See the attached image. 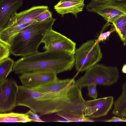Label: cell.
<instances>
[{
    "label": "cell",
    "mask_w": 126,
    "mask_h": 126,
    "mask_svg": "<svg viewBox=\"0 0 126 126\" xmlns=\"http://www.w3.org/2000/svg\"><path fill=\"white\" fill-rule=\"evenodd\" d=\"M121 94L114 103L112 113L117 116L123 117V113L126 109V81L123 84Z\"/></svg>",
    "instance_id": "16"
},
{
    "label": "cell",
    "mask_w": 126,
    "mask_h": 126,
    "mask_svg": "<svg viewBox=\"0 0 126 126\" xmlns=\"http://www.w3.org/2000/svg\"><path fill=\"white\" fill-rule=\"evenodd\" d=\"M10 54V46L0 40V61L8 58Z\"/></svg>",
    "instance_id": "20"
},
{
    "label": "cell",
    "mask_w": 126,
    "mask_h": 126,
    "mask_svg": "<svg viewBox=\"0 0 126 126\" xmlns=\"http://www.w3.org/2000/svg\"><path fill=\"white\" fill-rule=\"evenodd\" d=\"M52 17L51 12L47 9L41 14L38 16L36 21H44L48 18Z\"/></svg>",
    "instance_id": "24"
},
{
    "label": "cell",
    "mask_w": 126,
    "mask_h": 126,
    "mask_svg": "<svg viewBox=\"0 0 126 126\" xmlns=\"http://www.w3.org/2000/svg\"></svg>",
    "instance_id": "29"
},
{
    "label": "cell",
    "mask_w": 126,
    "mask_h": 126,
    "mask_svg": "<svg viewBox=\"0 0 126 126\" xmlns=\"http://www.w3.org/2000/svg\"><path fill=\"white\" fill-rule=\"evenodd\" d=\"M30 24L12 25L4 28L0 31V40L10 46L13 39L21 30Z\"/></svg>",
    "instance_id": "14"
},
{
    "label": "cell",
    "mask_w": 126,
    "mask_h": 126,
    "mask_svg": "<svg viewBox=\"0 0 126 126\" xmlns=\"http://www.w3.org/2000/svg\"><path fill=\"white\" fill-rule=\"evenodd\" d=\"M89 12L96 13L108 23H112L116 18L125 14L119 9L109 6L101 0H91L86 6Z\"/></svg>",
    "instance_id": "9"
},
{
    "label": "cell",
    "mask_w": 126,
    "mask_h": 126,
    "mask_svg": "<svg viewBox=\"0 0 126 126\" xmlns=\"http://www.w3.org/2000/svg\"><path fill=\"white\" fill-rule=\"evenodd\" d=\"M15 63L9 57L0 61V83L5 80L13 71Z\"/></svg>",
    "instance_id": "17"
},
{
    "label": "cell",
    "mask_w": 126,
    "mask_h": 126,
    "mask_svg": "<svg viewBox=\"0 0 126 126\" xmlns=\"http://www.w3.org/2000/svg\"><path fill=\"white\" fill-rule=\"evenodd\" d=\"M23 3V0H0V31L7 26Z\"/></svg>",
    "instance_id": "10"
},
{
    "label": "cell",
    "mask_w": 126,
    "mask_h": 126,
    "mask_svg": "<svg viewBox=\"0 0 126 126\" xmlns=\"http://www.w3.org/2000/svg\"><path fill=\"white\" fill-rule=\"evenodd\" d=\"M75 79L74 78L59 79L39 86L32 89L42 92H56L65 87Z\"/></svg>",
    "instance_id": "13"
},
{
    "label": "cell",
    "mask_w": 126,
    "mask_h": 126,
    "mask_svg": "<svg viewBox=\"0 0 126 126\" xmlns=\"http://www.w3.org/2000/svg\"><path fill=\"white\" fill-rule=\"evenodd\" d=\"M25 113L28 116L29 118L31 120L32 122H45L40 119V116L31 110L27 111Z\"/></svg>",
    "instance_id": "21"
},
{
    "label": "cell",
    "mask_w": 126,
    "mask_h": 126,
    "mask_svg": "<svg viewBox=\"0 0 126 126\" xmlns=\"http://www.w3.org/2000/svg\"><path fill=\"white\" fill-rule=\"evenodd\" d=\"M84 0L74 1L61 2L60 1L54 7L57 13L62 16L66 14L71 13L77 17V14L82 11L85 5Z\"/></svg>",
    "instance_id": "12"
},
{
    "label": "cell",
    "mask_w": 126,
    "mask_h": 126,
    "mask_svg": "<svg viewBox=\"0 0 126 126\" xmlns=\"http://www.w3.org/2000/svg\"><path fill=\"white\" fill-rule=\"evenodd\" d=\"M107 122H126V119L123 118H121L120 117L115 116L113 117L110 119L104 121Z\"/></svg>",
    "instance_id": "25"
},
{
    "label": "cell",
    "mask_w": 126,
    "mask_h": 126,
    "mask_svg": "<svg viewBox=\"0 0 126 126\" xmlns=\"http://www.w3.org/2000/svg\"><path fill=\"white\" fill-rule=\"evenodd\" d=\"M74 54L65 51L46 50L22 57L15 62L13 71L16 74L40 71L57 74L71 70L75 65Z\"/></svg>",
    "instance_id": "1"
},
{
    "label": "cell",
    "mask_w": 126,
    "mask_h": 126,
    "mask_svg": "<svg viewBox=\"0 0 126 126\" xmlns=\"http://www.w3.org/2000/svg\"><path fill=\"white\" fill-rule=\"evenodd\" d=\"M97 85L92 84L88 85L87 86L88 91V95L89 97L96 99L97 97L98 94L97 91Z\"/></svg>",
    "instance_id": "22"
},
{
    "label": "cell",
    "mask_w": 126,
    "mask_h": 126,
    "mask_svg": "<svg viewBox=\"0 0 126 126\" xmlns=\"http://www.w3.org/2000/svg\"><path fill=\"white\" fill-rule=\"evenodd\" d=\"M75 65L76 70L82 72L93 66L102 57L99 43L95 40H89L76 49Z\"/></svg>",
    "instance_id": "4"
},
{
    "label": "cell",
    "mask_w": 126,
    "mask_h": 126,
    "mask_svg": "<svg viewBox=\"0 0 126 126\" xmlns=\"http://www.w3.org/2000/svg\"><path fill=\"white\" fill-rule=\"evenodd\" d=\"M18 85L12 78L0 83V113L11 111L16 106Z\"/></svg>",
    "instance_id": "5"
},
{
    "label": "cell",
    "mask_w": 126,
    "mask_h": 126,
    "mask_svg": "<svg viewBox=\"0 0 126 126\" xmlns=\"http://www.w3.org/2000/svg\"><path fill=\"white\" fill-rule=\"evenodd\" d=\"M56 19L52 17L43 21H35L22 29L12 42L11 54L24 57L38 52L44 33L52 28Z\"/></svg>",
    "instance_id": "2"
},
{
    "label": "cell",
    "mask_w": 126,
    "mask_h": 126,
    "mask_svg": "<svg viewBox=\"0 0 126 126\" xmlns=\"http://www.w3.org/2000/svg\"><path fill=\"white\" fill-rule=\"evenodd\" d=\"M48 9L47 6H34L28 10L17 13L6 27L19 24H30L36 21L39 16Z\"/></svg>",
    "instance_id": "11"
},
{
    "label": "cell",
    "mask_w": 126,
    "mask_h": 126,
    "mask_svg": "<svg viewBox=\"0 0 126 126\" xmlns=\"http://www.w3.org/2000/svg\"><path fill=\"white\" fill-rule=\"evenodd\" d=\"M80 0H60V1L61 2L64 1H74Z\"/></svg>",
    "instance_id": "27"
},
{
    "label": "cell",
    "mask_w": 126,
    "mask_h": 126,
    "mask_svg": "<svg viewBox=\"0 0 126 126\" xmlns=\"http://www.w3.org/2000/svg\"><path fill=\"white\" fill-rule=\"evenodd\" d=\"M57 74L50 71H37L20 74L19 79L23 86L32 89L59 79Z\"/></svg>",
    "instance_id": "7"
},
{
    "label": "cell",
    "mask_w": 126,
    "mask_h": 126,
    "mask_svg": "<svg viewBox=\"0 0 126 126\" xmlns=\"http://www.w3.org/2000/svg\"><path fill=\"white\" fill-rule=\"evenodd\" d=\"M114 103L112 96L86 101L84 115L92 118L105 116L111 110Z\"/></svg>",
    "instance_id": "8"
},
{
    "label": "cell",
    "mask_w": 126,
    "mask_h": 126,
    "mask_svg": "<svg viewBox=\"0 0 126 126\" xmlns=\"http://www.w3.org/2000/svg\"><path fill=\"white\" fill-rule=\"evenodd\" d=\"M31 120L25 113L11 112L0 113V123H26Z\"/></svg>",
    "instance_id": "15"
},
{
    "label": "cell",
    "mask_w": 126,
    "mask_h": 126,
    "mask_svg": "<svg viewBox=\"0 0 126 126\" xmlns=\"http://www.w3.org/2000/svg\"><path fill=\"white\" fill-rule=\"evenodd\" d=\"M119 78V71L116 67L96 64L87 69L76 83L82 88L92 84L109 86L116 83Z\"/></svg>",
    "instance_id": "3"
},
{
    "label": "cell",
    "mask_w": 126,
    "mask_h": 126,
    "mask_svg": "<svg viewBox=\"0 0 126 126\" xmlns=\"http://www.w3.org/2000/svg\"><path fill=\"white\" fill-rule=\"evenodd\" d=\"M106 4L119 9L126 15V0H102ZM123 44L126 45V37L123 41Z\"/></svg>",
    "instance_id": "19"
},
{
    "label": "cell",
    "mask_w": 126,
    "mask_h": 126,
    "mask_svg": "<svg viewBox=\"0 0 126 126\" xmlns=\"http://www.w3.org/2000/svg\"><path fill=\"white\" fill-rule=\"evenodd\" d=\"M114 31H115V29L114 28L109 31L101 33L97 39L95 40L96 42L99 43L100 42L106 40L109 37L111 34Z\"/></svg>",
    "instance_id": "23"
},
{
    "label": "cell",
    "mask_w": 126,
    "mask_h": 126,
    "mask_svg": "<svg viewBox=\"0 0 126 126\" xmlns=\"http://www.w3.org/2000/svg\"><path fill=\"white\" fill-rule=\"evenodd\" d=\"M123 117H126V109L124 111L123 114Z\"/></svg>",
    "instance_id": "28"
},
{
    "label": "cell",
    "mask_w": 126,
    "mask_h": 126,
    "mask_svg": "<svg viewBox=\"0 0 126 126\" xmlns=\"http://www.w3.org/2000/svg\"><path fill=\"white\" fill-rule=\"evenodd\" d=\"M122 71L123 73L126 74V64L123 65L122 69Z\"/></svg>",
    "instance_id": "26"
},
{
    "label": "cell",
    "mask_w": 126,
    "mask_h": 126,
    "mask_svg": "<svg viewBox=\"0 0 126 126\" xmlns=\"http://www.w3.org/2000/svg\"><path fill=\"white\" fill-rule=\"evenodd\" d=\"M42 43L44 44V50H63L74 54L76 50L75 42L52 28L44 33Z\"/></svg>",
    "instance_id": "6"
},
{
    "label": "cell",
    "mask_w": 126,
    "mask_h": 126,
    "mask_svg": "<svg viewBox=\"0 0 126 126\" xmlns=\"http://www.w3.org/2000/svg\"><path fill=\"white\" fill-rule=\"evenodd\" d=\"M111 23L121 40L124 41L126 37V15L119 16Z\"/></svg>",
    "instance_id": "18"
}]
</instances>
